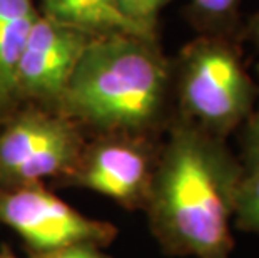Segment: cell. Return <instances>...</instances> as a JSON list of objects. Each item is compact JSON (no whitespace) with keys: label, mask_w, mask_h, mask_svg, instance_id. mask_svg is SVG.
I'll use <instances>...</instances> for the list:
<instances>
[{"label":"cell","mask_w":259,"mask_h":258,"mask_svg":"<svg viewBox=\"0 0 259 258\" xmlns=\"http://www.w3.org/2000/svg\"><path fill=\"white\" fill-rule=\"evenodd\" d=\"M244 168L228 141L179 118L162 136L144 213L162 253L231 258L236 200Z\"/></svg>","instance_id":"obj_1"},{"label":"cell","mask_w":259,"mask_h":258,"mask_svg":"<svg viewBox=\"0 0 259 258\" xmlns=\"http://www.w3.org/2000/svg\"><path fill=\"white\" fill-rule=\"evenodd\" d=\"M59 111L85 134L161 138L174 118L172 64L157 39L94 35L65 86Z\"/></svg>","instance_id":"obj_2"},{"label":"cell","mask_w":259,"mask_h":258,"mask_svg":"<svg viewBox=\"0 0 259 258\" xmlns=\"http://www.w3.org/2000/svg\"><path fill=\"white\" fill-rule=\"evenodd\" d=\"M172 64L174 118L228 141L249 116L256 79L242 60L236 37L201 35Z\"/></svg>","instance_id":"obj_3"},{"label":"cell","mask_w":259,"mask_h":258,"mask_svg":"<svg viewBox=\"0 0 259 258\" xmlns=\"http://www.w3.org/2000/svg\"><path fill=\"white\" fill-rule=\"evenodd\" d=\"M87 134L59 109L17 104L0 123V190L51 181L72 171Z\"/></svg>","instance_id":"obj_4"},{"label":"cell","mask_w":259,"mask_h":258,"mask_svg":"<svg viewBox=\"0 0 259 258\" xmlns=\"http://www.w3.org/2000/svg\"><path fill=\"white\" fill-rule=\"evenodd\" d=\"M161 146L162 136L94 134L59 186L92 191L127 211H144Z\"/></svg>","instance_id":"obj_5"},{"label":"cell","mask_w":259,"mask_h":258,"mask_svg":"<svg viewBox=\"0 0 259 258\" xmlns=\"http://www.w3.org/2000/svg\"><path fill=\"white\" fill-rule=\"evenodd\" d=\"M0 225L15 232L29 255L75 245L106 248L119 235L114 223L80 213L46 183L0 190Z\"/></svg>","instance_id":"obj_6"},{"label":"cell","mask_w":259,"mask_h":258,"mask_svg":"<svg viewBox=\"0 0 259 258\" xmlns=\"http://www.w3.org/2000/svg\"><path fill=\"white\" fill-rule=\"evenodd\" d=\"M92 37L38 14L15 69V102L59 109L65 86Z\"/></svg>","instance_id":"obj_7"},{"label":"cell","mask_w":259,"mask_h":258,"mask_svg":"<svg viewBox=\"0 0 259 258\" xmlns=\"http://www.w3.org/2000/svg\"><path fill=\"white\" fill-rule=\"evenodd\" d=\"M40 5L42 15L91 35L125 34L157 39L147 35L127 19L119 0H40Z\"/></svg>","instance_id":"obj_8"},{"label":"cell","mask_w":259,"mask_h":258,"mask_svg":"<svg viewBox=\"0 0 259 258\" xmlns=\"http://www.w3.org/2000/svg\"><path fill=\"white\" fill-rule=\"evenodd\" d=\"M37 17L34 0H0V91L14 106L15 69Z\"/></svg>","instance_id":"obj_9"},{"label":"cell","mask_w":259,"mask_h":258,"mask_svg":"<svg viewBox=\"0 0 259 258\" xmlns=\"http://www.w3.org/2000/svg\"><path fill=\"white\" fill-rule=\"evenodd\" d=\"M241 2L242 0H189V15L202 35L238 39L242 24L239 17Z\"/></svg>","instance_id":"obj_10"},{"label":"cell","mask_w":259,"mask_h":258,"mask_svg":"<svg viewBox=\"0 0 259 258\" xmlns=\"http://www.w3.org/2000/svg\"><path fill=\"white\" fill-rule=\"evenodd\" d=\"M233 223L241 232L259 235V171L244 173L236 200Z\"/></svg>","instance_id":"obj_11"},{"label":"cell","mask_w":259,"mask_h":258,"mask_svg":"<svg viewBox=\"0 0 259 258\" xmlns=\"http://www.w3.org/2000/svg\"><path fill=\"white\" fill-rule=\"evenodd\" d=\"M256 101L249 116L238 129V144L239 151L236 153L244 168V173L259 171V64L256 65Z\"/></svg>","instance_id":"obj_12"},{"label":"cell","mask_w":259,"mask_h":258,"mask_svg":"<svg viewBox=\"0 0 259 258\" xmlns=\"http://www.w3.org/2000/svg\"><path fill=\"white\" fill-rule=\"evenodd\" d=\"M124 14L147 35L156 37L157 17L170 0H119Z\"/></svg>","instance_id":"obj_13"},{"label":"cell","mask_w":259,"mask_h":258,"mask_svg":"<svg viewBox=\"0 0 259 258\" xmlns=\"http://www.w3.org/2000/svg\"><path fill=\"white\" fill-rule=\"evenodd\" d=\"M30 258H109L104 253V248L92 245H75L69 248H62L51 253H40V255H29Z\"/></svg>","instance_id":"obj_14"},{"label":"cell","mask_w":259,"mask_h":258,"mask_svg":"<svg viewBox=\"0 0 259 258\" xmlns=\"http://www.w3.org/2000/svg\"><path fill=\"white\" fill-rule=\"evenodd\" d=\"M238 39L239 42H249L252 47L259 51V10L252 14L244 24H241Z\"/></svg>","instance_id":"obj_15"},{"label":"cell","mask_w":259,"mask_h":258,"mask_svg":"<svg viewBox=\"0 0 259 258\" xmlns=\"http://www.w3.org/2000/svg\"><path fill=\"white\" fill-rule=\"evenodd\" d=\"M14 107H15L14 104L10 102V101L7 99V97L4 96V92H2V91H0V123H2V121L9 116V113L12 111Z\"/></svg>","instance_id":"obj_16"},{"label":"cell","mask_w":259,"mask_h":258,"mask_svg":"<svg viewBox=\"0 0 259 258\" xmlns=\"http://www.w3.org/2000/svg\"><path fill=\"white\" fill-rule=\"evenodd\" d=\"M0 258H19V256L15 255L14 251H10L7 246H4L2 251H0Z\"/></svg>","instance_id":"obj_17"}]
</instances>
